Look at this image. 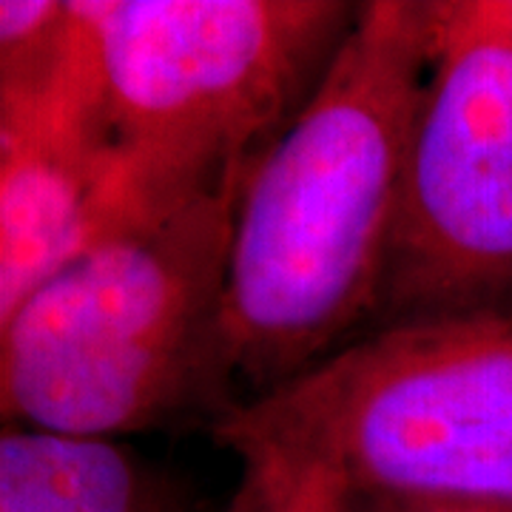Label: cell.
Returning a JSON list of instances; mask_svg holds the SVG:
<instances>
[{
	"label": "cell",
	"mask_w": 512,
	"mask_h": 512,
	"mask_svg": "<svg viewBox=\"0 0 512 512\" xmlns=\"http://www.w3.org/2000/svg\"><path fill=\"white\" fill-rule=\"evenodd\" d=\"M348 512H512L504 507L461 501H410V498H365L348 493Z\"/></svg>",
	"instance_id": "10"
},
{
	"label": "cell",
	"mask_w": 512,
	"mask_h": 512,
	"mask_svg": "<svg viewBox=\"0 0 512 512\" xmlns=\"http://www.w3.org/2000/svg\"><path fill=\"white\" fill-rule=\"evenodd\" d=\"M379 316L512 305V46L484 0H433Z\"/></svg>",
	"instance_id": "5"
},
{
	"label": "cell",
	"mask_w": 512,
	"mask_h": 512,
	"mask_svg": "<svg viewBox=\"0 0 512 512\" xmlns=\"http://www.w3.org/2000/svg\"><path fill=\"white\" fill-rule=\"evenodd\" d=\"M72 0L0 3V97L43 92L69 55Z\"/></svg>",
	"instance_id": "8"
},
{
	"label": "cell",
	"mask_w": 512,
	"mask_h": 512,
	"mask_svg": "<svg viewBox=\"0 0 512 512\" xmlns=\"http://www.w3.org/2000/svg\"><path fill=\"white\" fill-rule=\"evenodd\" d=\"M484 9L495 23V29L507 37L512 46V0H484Z\"/></svg>",
	"instance_id": "12"
},
{
	"label": "cell",
	"mask_w": 512,
	"mask_h": 512,
	"mask_svg": "<svg viewBox=\"0 0 512 512\" xmlns=\"http://www.w3.org/2000/svg\"><path fill=\"white\" fill-rule=\"evenodd\" d=\"M242 180L100 239L0 319L6 424L114 439L220 399Z\"/></svg>",
	"instance_id": "2"
},
{
	"label": "cell",
	"mask_w": 512,
	"mask_h": 512,
	"mask_svg": "<svg viewBox=\"0 0 512 512\" xmlns=\"http://www.w3.org/2000/svg\"><path fill=\"white\" fill-rule=\"evenodd\" d=\"M311 512H348V487L333 473L322 470V467H319V481H316Z\"/></svg>",
	"instance_id": "11"
},
{
	"label": "cell",
	"mask_w": 512,
	"mask_h": 512,
	"mask_svg": "<svg viewBox=\"0 0 512 512\" xmlns=\"http://www.w3.org/2000/svg\"><path fill=\"white\" fill-rule=\"evenodd\" d=\"M134 220L239 183L348 37L339 0H86Z\"/></svg>",
	"instance_id": "4"
},
{
	"label": "cell",
	"mask_w": 512,
	"mask_h": 512,
	"mask_svg": "<svg viewBox=\"0 0 512 512\" xmlns=\"http://www.w3.org/2000/svg\"><path fill=\"white\" fill-rule=\"evenodd\" d=\"M217 439L319 464L350 495L512 510V305L382 325L234 404Z\"/></svg>",
	"instance_id": "3"
},
{
	"label": "cell",
	"mask_w": 512,
	"mask_h": 512,
	"mask_svg": "<svg viewBox=\"0 0 512 512\" xmlns=\"http://www.w3.org/2000/svg\"><path fill=\"white\" fill-rule=\"evenodd\" d=\"M427 72V3H362L311 97L245 171L222 350L256 396L379 316Z\"/></svg>",
	"instance_id": "1"
},
{
	"label": "cell",
	"mask_w": 512,
	"mask_h": 512,
	"mask_svg": "<svg viewBox=\"0 0 512 512\" xmlns=\"http://www.w3.org/2000/svg\"><path fill=\"white\" fill-rule=\"evenodd\" d=\"M72 9L55 80L0 97V319L74 256L137 222L103 111L92 20L83 0Z\"/></svg>",
	"instance_id": "6"
},
{
	"label": "cell",
	"mask_w": 512,
	"mask_h": 512,
	"mask_svg": "<svg viewBox=\"0 0 512 512\" xmlns=\"http://www.w3.org/2000/svg\"><path fill=\"white\" fill-rule=\"evenodd\" d=\"M0 512H191L163 470L114 444L6 424Z\"/></svg>",
	"instance_id": "7"
},
{
	"label": "cell",
	"mask_w": 512,
	"mask_h": 512,
	"mask_svg": "<svg viewBox=\"0 0 512 512\" xmlns=\"http://www.w3.org/2000/svg\"><path fill=\"white\" fill-rule=\"evenodd\" d=\"M242 481L225 512H311L319 467L279 453H239Z\"/></svg>",
	"instance_id": "9"
}]
</instances>
